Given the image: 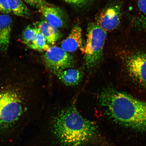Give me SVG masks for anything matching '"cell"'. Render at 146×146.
Listing matches in <instances>:
<instances>
[{
    "instance_id": "obj_12",
    "label": "cell",
    "mask_w": 146,
    "mask_h": 146,
    "mask_svg": "<svg viewBox=\"0 0 146 146\" xmlns=\"http://www.w3.org/2000/svg\"><path fill=\"white\" fill-rule=\"evenodd\" d=\"M37 27L48 44L54 45L60 37L59 30L46 21L39 22Z\"/></svg>"
},
{
    "instance_id": "obj_14",
    "label": "cell",
    "mask_w": 146,
    "mask_h": 146,
    "mask_svg": "<svg viewBox=\"0 0 146 146\" xmlns=\"http://www.w3.org/2000/svg\"><path fill=\"white\" fill-rule=\"evenodd\" d=\"M29 47L38 52H43L44 51L46 52L50 47L47 43L46 40L38 29L35 39Z\"/></svg>"
},
{
    "instance_id": "obj_16",
    "label": "cell",
    "mask_w": 146,
    "mask_h": 146,
    "mask_svg": "<svg viewBox=\"0 0 146 146\" xmlns=\"http://www.w3.org/2000/svg\"><path fill=\"white\" fill-rule=\"evenodd\" d=\"M134 25L139 30L146 31V16L142 15L137 18Z\"/></svg>"
},
{
    "instance_id": "obj_13",
    "label": "cell",
    "mask_w": 146,
    "mask_h": 146,
    "mask_svg": "<svg viewBox=\"0 0 146 146\" xmlns=\"http://www.w3.org/2000/svg\"><path fill=\"white\" fill-rule=\"evenodd\" d=\"M11 12L20 17L28 18L30 15V10L22 0H8Z\"/></svg>"
},
{
    "instance_id": "obj_1",
    "label": "cell",
    "mask_w": 146,
    "mask_h": 146,
    "mask_svg": "<svg viewBox=\"0 0 146 146\" xmlns=\"http://www.w3.org/2000/svg\"><path fill=\"white\" fill-rule=\"evenodd\" d=\"M99 98L100 105L115 121L136 130L146 131V102L111 89L103 90Z\"/></svg>"
},
{
    "instance_id": "obj_7",
    "label": "cell",
    "mask_w": 146,
    "mask_h": 146,
    "mask_svg": "<svg viewBox=\"0 0 146 146\" xmlns=\"http://www.w3.org/2000/svg\"><path fill=\"white\" fill-rule=\"evenodd\" d=\"M126 65L131 77L146 87V54L137 52L131 55L127 59Z\"/></svg>"
},
{
    "instance_id": "obj_4",
    "label": "cell",
    "mask_w": 146,
    "mask_h": 146,
    "mask_svg": "<svg viewBox=\"0 0 146 146\" xmlns=\"http://www.w3.org/2000/svg\"><path fill=\"white\" fill-rule=\"evenodd\" d=\"M106 36V32L96 23L88 25L86 44L84 50V59L88 69L94 68L100 63L103 57Z\"/></svg>"
},
{
    "instance_id": "obj_19",
    "label": "cell",
    "mask_w": 146,
    "mask_h": 146,
    "mask_svg": "<svg viewBox=\"0 0 146 146\" xmlns=\"http://www.w3.org/2000/svg\"><path fill=\"white\" fill-rule=\"evenodd\" d=\"M137 4L140 11L146 16V0H137Z\"/></svg>"
},
{
    "instance_id": "obj_17",
    "label": "cell",
    "mask_w": 146,
    "mask_h": 146,
    "mask_svg": "<svg viewBox=\"0 0 146 146\" xmlns=\"http://www.w3.org/2000/svg\"><path fill=\"white\" fill-rule=\"evenodd\" d=\"M11 12L8 0H0V12L7 14Z\"/></svg>"
},
{
    "instance_id": "obj_3",
    "label": "cell",
    "mask_w": 146,
    "mask_h": 146,
    "mask_svg": "<svg viewBox=\"0 0 146 146\" xmlns=\"http://www.w3.org/2000/svg\"><path fill=\"white\" fill-rule=\"evenodd\" d=\"M21 95L0 91V129L14 124L27 111L28 105Z\"/></svg>"
},
{
    "instance_id": "obj_10",
    "label": "cell",
    "mask_w": 146,
    "mask_h": 146,
    "mask_svg": "<svg viewBox=\"0 0 146 146\" xmlns=\"http://www.w3.org/2000/svg\"><path fill=\"white\" fill-rule=\"evenodd\" d=\"M83 38L81 27L76 25L69 35L62 42L61 48L67 52H72L82 46Z\"/></svg>"
},
{
    "instance_id": "obj_2",
    "label": "cell",
    "mask_w": 146,
    "mask_h": 146,
    "mask_svg": "<svg viewBox=\"0 0 146 146\" xmlns=\"http://www.w3.org/2000/svg\"><path fill=\"white\" fill-rule=\"evenodd\" d=\"M52 127L58 141L65 146L86 143L92 139L97 131L94 122L84 117L73 106L58 113L53 120Z\"/></svg>"
},
{
    "instance_id": "obj_6",
    "label": "cell",
    "mask_w": 146,
    "mask_h": 146,
    "mask_svg": "<svg viewBox=\"0 0 146 146\" xmlns=\"http://www.w3.org/2000/svg\"><path fill=\"white\" fill-rule=\"evenodd\" d=\"M121 9L120 3H111L98 16L96 23L106 32L114 30L120 22Z\"/></svg>"
},
{
    "instance_id": "obj_9",
    "label": "cell",
    "mask_w": 146,
    "mask_h": 146,
    "mask_svg": "<svg viewBox=\"0 0 146 146\" xmlns=\"http://www.w3.org/2000/svg\"><path fill=\"white\" fill-rule=\"evenodd\" d=\"M12 20L8 14L0 15V52L8 50L12 28Z\"/></svg>"
},
{
    "instance_id": "obj_5",
    "label": "cell",
    "mask_w": 146,
    "mask_h": 146,
    "mask_svg": "<svg viewBox=\"0 0 146 146\" xmlns=\"http://www.w3.org/2000/svg\"><path fill=\"white\" fill-rule=\"evenodd\" d=\"M44 59L46 66L54 72L72 68L74 64L73 56L57 46L50 47L45 53Z\"/></svg>"
},
{
    "instance_id": "obj_18",
    "label": "cell",
    "mask_w": 146,
    "mask_h": 146,
    "mask_svg": "<svg viewBox=\"0 0 146 146\" xmlns=\"http://www.w3.org/2000/svg\"><path fill=\"white\" fill-rule=\"evenodd\" d=\"M31 6L36 8L47 3L45 0H22Z\"/></svg>"
},
{
    "instance_id": "obj_15",
    "label": "cell",
    "mask_w": 146,
    "mask_h": 146,
    "mask_svg": "<svg viewBox=\"0 0 146 146\" xmlns=\"http://www.w3.org/2000/svg\"><path fill=\"white\" fill-rule=\"evenodd\" d=\"M38 29L35 25H30L23 31L22 34L23 41L25 44L29 47L35 39Z\"/></svg>"
},
{
    "instance_id": "obj_8",
    "label": "cell",
    "mask_w": 146,
    "mask_h": 146,
    "mask_svg": "<svg viewBox=\"0 0 146 146\" xmlns=\"http://www.w3.org/2000/svg\"><path fill=\"white\" fill-rule=\"evenodd\" d=\"M46 21L56 28L65 26L66 20L62 11L57 7L47 3L38 8Z\"/></svg>"
},
{
    "instance_id": "obj_11",
    "label": "cell",
    "mask_w": 146,
    "mask_h": 146,
    "mask_svg": "<svg viewBox=\"0 0 146 146\" xmlns=\"http://www.w3.org/2000/svg\"><path fill=\"white\" fill-rule=\"evenodd\" d=\"M54 72L60 81L68 86L78 85L83 77V73L78 69H67Z\"/></svg>"
},
{
    "instance_id": "obj_20",
    "label": "cell",
    "mask_w": 146,
    "mask_h": 146,
    "mask_svg": "<svg viewBox=\"0 0 146 146\" xmlns=\"http://www.w3.org/2000/svg\"><path fill=\"white\" fill-rule=\"evenodd\" d=\"M63 1L73 5H83L87 4L90 1V0H63Z\"/></svg>"
}]
</instances>
